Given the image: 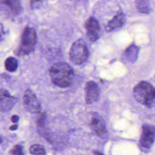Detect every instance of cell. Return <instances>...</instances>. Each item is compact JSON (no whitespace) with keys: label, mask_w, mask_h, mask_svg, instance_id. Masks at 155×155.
<instances>
[{"label":"cell","mask_w":155,"mask_h":155,"mask_svg":"<svg viewBox=\"0 0 155 155\" xmlns=\"http://www.w3.org/2000/svg\"><path fill=\"white\" fill-rule=\"evenodd\" d=\"M52 83L60 88L71 85L74 71L71 67L65 62H57L51 66L48 70Z\"/></svg>","instance_id":"cell-1"},{"label":"cell","mask_w":155,"mask_h":155,"mask_svg":"<svg viewBox=\"0 0 155 155\" xmlns=\"http://www.w3.org/2000/svg\"><path fill=\"white\" fill-rule=\"evenodd\" d=\"M133 96L139 103L147 107L155 105V88L147 82H140L134 87Z\"/></svg>","instance_id":"cell-2"},{"label":"cell","mask_w":155,"mask_h":155,"mask_svg":"<svg viewBox=\"0 0 155 155\" xmlns=\"http://www.w3.org/2000/svg\"><path fill=\"white\" fill-rule=\"evenodd\" d=\"M37 41L35 30L29 27L24 30L21 38V43L16 50L18 55H27L33 51Z\"/></svg>","instance_id":"cell-3"},{"label":"cell","mask_w":155,"mask_h":155,"mask_svg":"<svg viewBox=\"0 0 155 155\" xmlns=\"http://www.w3.org/2000/svg\"><path fill=\"white\" fill-rule=\"evenodd\" d=\"M70 61L74 64H81L85 62L88 57L87 46L82 39L76 40L72 44L70 52Z\"/></svg>","instance_id":"cell-4"},{"label":"cell","mask_w":155,"mask_h":155,"mask_svg":"<svg viewBox=\"0 0 155 155\" xmlns=\"http://www.w3.org/2000/svg\"><path fill=\"white\" fill-rule=\"evenodd\" d=\"M155 139V127L150 124L142 126L139 145L143 150H149Z\"/></svg>","instance_id":"cell-5"},{"label":"cell","mask_w":155,"mask_h":155,"mask_svg":"<svg viewBox=\"0 0 155 155\" xmlns=\"http://www.w3.org/2000/svg\"><path fill=\"white\" fill-rule=\"evenodd\" d=\"M24 105L26 110L31 113H39L41 110V106L36 95L30 89H27L23 97Z\"/></svg>","instance_id":"cell-6"},{"label":"cell","mask_w":155,"mask_h":155,"mask_svg":"<svg viewBox=\"0 0 155 155\" xmlns=\"http://www.w3.org/2000/svg\"><path fill=\"white\" fill-rule=\"evenodd\" d=\"M91 130L100 138L105 139L107 137V130L104 120L99 116H94L91 117L90 124Z\"/></svg>","instance_id":"cell-7"},{"label":"cell","mask_w":155,"mask_h":155,"mask_svg":"<svg viewBox=\"0 0 155 155\" xmlns=\"http://www.w3.org/2000/svg\"><path fill=\"white\" fill-rule=\"evenodd\" d=\"M85 28L87 30V35L88 39L94 42L99 38L100 26L99 22L93 17H90L85 24Z\"/></svg>","instance_id":"cell-8"},{"label":"cell","mask_w":155,"mask_h":155,"mask_svg":"<svg viewBox=\"0 0 155 155\" xmlns=\"http://www.w3.org/2000/svg\"><path fill=\"white\" fill-rule=\"evenodd\" d=\"M85 91L87 104H93L98 101L100 90L96 83L93 81H88L85 85Z\"/></svg>","instance_id":"cell-9"},{"label":"cell","mask_w":155,"mask_h":155,"mask_svg":"<svg viewBox=\"0 0 155 155\" xmlns=\"http://www.w3.org/2000/svg\"><path fill=\"white\" fill-rule=\"evenodd\" d=\"M17 99L11 96L7 90L1 89V110L2 112L10 110L16 104Z\"/></svg>","instance_id":"cell-10"},{"label":"cell","mask_w":155,"mask_h":155,"mask_svg":"<svg viewBox=\"0 0 155 155\" xmlns=\"http://www.w3.org/2000/svg\"><path fill=\"white\" fill-rule=\"evenodd\" d=\"M1 5L10 14L16 16L22 12L19 0H1Z\"/></svg>","instance_id":"cell-11"},{"label":"cell","mask_w":155,"mask_h":155,"mask_svg":"<svg viewBox=\"0 0 155 155\" xmlns=\"http://www.w3.org/2000/svg\"><path fill=\"white\" fill-rule=\"evenodd\" d=\"M125 21V15L123 13H119L108 22L106 26V30L111 31L120 28L124 25Z\"/></svg>","instance_id":"cell-12"},{"label":"cell","mask_w":155,"mask_h":155,"mask_svg":"<svg viewBox=\"0 0 155 155\" xmlns=\"http://www.w3.org/2000/svg\"><path fill=\"white\" fill-rule=\"evenodd\" d=\"M139 48L135 45H130L125 51L124 56L125 59L129 62L133 63L135 62L137 58Z\"/></svg>","instance_id":"cell-13"},{"label":"cell","mask_w":155,"mask_h":155,"mask_svg":"<svg viewBox=\"0 0 155 155\" xmlns=\"http://www.w3.org/2000/svg\"><path fill=\"white\" fill-rule=\"evenodd\" d=\"M5 68L6 70L10 72L15 71L18 67L17 59L13 57H8L5 61Z\"/></svg>","instance_id":"cell-14"},{"label":"cell","mask_w":155,"mask_h":155,"mask_svg":"<svg viewBox=\"0 0 155 155\" xmlns=\"http://www.w3.org/2000/svg\"><path fill=\"white\" fill-rule=\"evenodd\" d=\"M136 6L139 12L148 13L150 12V3L148 0H135Z\"/></svg>","instance_id":"cell-15"},{"label":"cell","mask_w":155,"mask_h":155,"mask_svg":"<svg viewBox=\"0 0 155 155\" xmlns=\"http://www.w3.org/2000/svg\"><path fill=\"white\" fill-rule=\"evenodd\" d=\"M30 152L33 155H45L46 154L43 146L39 144L32 145L30 148Z\"/></svg>","instance_id":"cell-16"},{"label":"cell","mask_w":155,"mask_h":155,"mask_svg":"<svg viewBox=\"0 0 155 155\" xmlns=\"http://www.w3.org/2000/svg\"><path fill=\"white\" fill-rule=\"evenodd\" d=\"M12 155H24L23 147L21 145H15L10 151Z\"/></svg>","instance_id":"cell-17"},{"label":"cell","mask_w":155,"mask_h":155,"mask_svg":"<svg viewBox=\"0 0 155 155\" xmlns=\"http://www.w3.org/2000/svg\"><path fill=\"white\" fill-rule=\"evenodd\" d=\"M47 0H30V5L32 9L40 7Z\"/></svg>","instance_id":"cell-18"},{"label":"cell","mask_w":155,"mask_h":155,"mask_svg":"<svg viewBox=\"0 0 155 155\" xmlns=\"http://www.w3.org/2000/svg\"><path fill=\"white\" fill-rule=\"evenodd\" d=\"M46 118H47L46 113H42L41 114V115L40 116V117H39L38 120V126L39 128H41L42 129L44 128V126H45V121H46Z\"/></svg>","instance_id":"cell-19"},{"label":"cell","mask_w":155,"mask_h":155,"mask_svg":"<svg viewBox=\"0 0 155 155\" xmlns=\"http://www.w3.org/2000/svg\"><path fill=\"white\" fill-rule=\"evenodd\" d=\"M19 119V116L18 115H13L12 116V117H11V120L13 122L16 123V122H17L18 121Z\"/></svg>","instance_id":"cell-20"},{"label":"cell","mask_w":155,"mask_h":155,"mask_svg":"<svg viewBox=\"0 0 155 155\" xmlns=\"http://www.w3.org/2000/svg\"><path fill=\"white\" fill-rule=\"evenodd\" d=\"M18 128V125H12L10 127V130L13 131V130H15Z\"/></svg>","instance_id":"cell-21"},{"label":"cell","mask_w":155,"mask_h":155,"mask_svg":"<svg viewBox=\"0 0 155 155\" xmlns=\"http://www.w3.org/2000/svg\"><path fill=\"white\" fill-rule=\"evenodd\" d=\"M93 155H104L102 153L97 151H94L93 152Z\"/></svg>","instance_id":"cell-22"}]
</instances>
